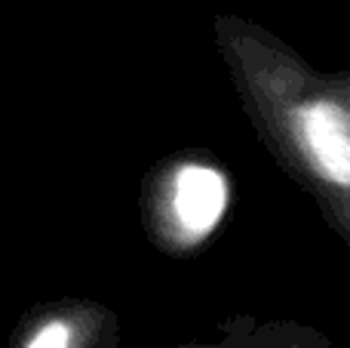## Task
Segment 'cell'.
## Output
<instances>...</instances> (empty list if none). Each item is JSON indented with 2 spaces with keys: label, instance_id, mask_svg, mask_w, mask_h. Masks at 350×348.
I'll return each instance as SVG.
<instances>
[{
  "label": "cell",
  "instance_id": "obj_1",
  "mask_svg": "<svg viewBox=\"0 0 350 348\" xmlns=\"http://www.w3.org/2000/svg\"><path fill=\"white\" fill-rule=\"evenodd\" d=\"M212 37L255 136L350 253V68L320 71L271 28L234 12L212 18Z\"/></svg>",
  "mask_w": 350,
  "mask_h": 348
},
{
  "label": "cell",
  "instance_id": "obj_2",
  "mask_svg": "<svg viewBox=\"0 0 350 348\" xmlns=\"http://www.w3.org/2000/svg\"><path fill=\"white\" fill-rule=\"evenodd\" d=\"M234 207V179L212 154L178 151L148 170L139 195L145 234L163 256H197Z\"/></svg>",
  "mask_w": 350,
  "mask_h": 348
},
{
  "label": "cell",
  "instance_id": "obj_3",
  "mask_svg": "<svg viewBox=\"0 0 350 348\" xmlns=\"http://www.w3.org/2000/svg\"><path fill=\"white\" fill-rule=\"evenodd\" d=\"M120 318L96 299L40 302L18 321L12 348H117Z\"/></svg>",
  "mask_w": 350,
  "mask_h": 348
},
{
  "label": "cell",
  "instance_id": "obj_4",
  "mask_svg": "<svg viewBox=\"0 0 350 348\" xmlns=\"http://www.w3.org/2000/svg\"><path fill=\"white\" fill-rule=\"evenodd\" d=\"M175 348H335L332 339L314 324L289 318H255L234 314L218 324L215 339L185 343Z\"/></svg>",
  "mask_w": 350,
  "mask_h": 348
}]
</instances>
